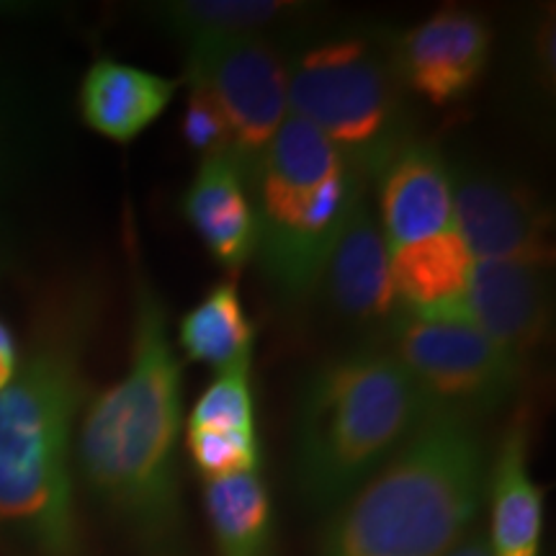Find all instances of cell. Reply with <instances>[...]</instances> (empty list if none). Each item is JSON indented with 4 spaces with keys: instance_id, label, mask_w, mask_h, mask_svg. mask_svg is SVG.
Listing matches in <instances>:
<instances>
[{
    "instance_id": "6da1fadb",
    "label": "cell",
    "mask_w": 556,
    "mask_h": 556,
    "mask_svg": "<svg viewBox=\"0 0 556 556\" xmlns=\"http://www.w3.org/2000/svg\"><path fill=\"white\" fill-rule=\"evenodd\" d=\"M131 343L127 374L83 407L75 469L103 510L124 528L139 556H191L180 490L184 364L170 312L142 266L127 219Z\"/></svg>"
},
{
    "instance_id": "7a4b0ae2",
    "label": "cell",
    "mask_w": 556,
    "mask_h": 556,
    "mask_svg": "<svg viewBox=\"0 0 556 556\" xmlns=\"http://www.w3.org/2000/svg\"><path fill=\"white\" fill-rule=\"evenodd\" d=\"M93 278L41 299L29 348L0 392V546L86 556L75 510V428L88 402L86 358L101 319Z\"/></svg>"
},
{
    "instance_id": "3957f363",
    "label": "cell",
    "mask_w": 556,
    "mask_h": 556,
    "mask_svg": "<svg viewBox=\"0 0 556 556\" xmlns=\"http://www.w3.org/2000/svg\"><path fill=\"white\" fill-rule=\"evenodd\" d=\"M490 462L484 422L422 413L405 443L336 507L317 556H443L475 531Z\"/></svg>"
},
{
    "instance_id": "277c9868",
    "label": "cell",
    "mask_w": 556,
    "mask_h": 556,
    "mask_svg": "<svg viewBox=\"0 0 556 556\" xmlns=\"http://www.w3.org/2000/svg\"><path fill=\"white\" fill-rule=\"evenodd\" d=\"M426 409L384 345L323 361L294 409V482L317 510L351 497L413 433Z\"/></svg>"
},
{
    "instance_id": "5b68a950",
    "label": "cell",
    "mask_w": 556,
    "mask_h": 556,
    "mask_svg": "<svg viewBox=\"0 0 556 556\" xmlns=\"http://www.w3.org/2000/svg\"><path fill=\"white\" fill-rule=\"evenodd\" d=\"M250 193L268 287L287 307H307L366 180L323 131L289 114L250 176Z\"/></svg>"
},
{
    "instance_id": "8992f818",
    "label": "cell",
    "mask_w": 556,
    "mask_h": 556,
    "mask_svg": "<svg viewBox=\"0 0 556 556\" xmlns=\"http://www.w3.org/2000/svg\"><path fill=\"white\" fill-rule=\"evenodd\" d=\"M405 99L381 37L328 34L289 60V114L323 131L366 184L413 137Z\"/></svg>"
},
{
    "instance_id": "52a82bcc",
    "label": "cell",
    "mask_w": 556,
    "mask_h": 556,
    "mask_svg": "<svg viewBox=\"0 0 556 556\" xmlns=\"http://www.w3.org/2000/svg\"><path fill=\"white\" fill-rule=\"evenodd\" d=\"M389 353L405 368L426 413L484 422L518 397L526 366L462 317L394 315L384 328Z\"/></svg>"
},
{
    "instance_id": "ba28073f",
    "label": "cell",
    "mask_w": 556,
    "mask_h": 556,
    "mask_svg": "<svg viewBox=\"0 0 556 556\" xmlns=\"http://www.w3.org/2000/svg\"><path fill=\"white\" fill-rule=\"evenodd\" d=\"M184 80L201 83L217 99L232 135V157L250 184L289 119V58L274 39H199L186 45Z\"/></svg>"
},
{
    "instance_id": "9c48e42d",
    "label": "cell",
    "mask_w": 556,
    "mask_h": 556,
    "mask_svg": "<svg viewBox=\"0 0 556 556\" xmlns=\"http://www.w3.org/2000/svg\"><path fill=\"white\" fill-rule=\"evenodd\" d=\"M451 186L454 229L475 261L552 266V214L531 186L484 165H456Z\"/></svg>"
},
{
    "instance_id": "30bf717a",
    "label": "cell",
    "mask_w": 556,
    "mask_h": 556,
    "mask_svg": "<svg viewBox=\"0 0 556 556\" xmlns=\"http://www.w3.org/2000/svg\"><path fill=\"white\" fill-rule=\"evenodd\" d=\"M389 58L405 93L433 106L464 101L479 86L492 54V29L482 13L443 5L387 37Z\"/></svg>"
},
{
    "instance_id": "8fae6325",
    "label": "cell",
    "mask_w": 556,
    "mask_h": 556,
    "mask_svg": "<svg viewBox=\"0 0 556 556\" xmlns=\"http://www.w3.org/2000/svg\"><path fill=\"white\" fill-rule=\"evenodd\" d=\"M464 312L477 330L526 366L552 336V276L531 263L475 261Z\"/></svg>"
},
{
    "instance_id": "7c38bea8",
    "label": "cell",
    "mask_w": 556,
    "mask_h": 556,
    "mask_svg": "<svg viewBox=\"0 0 556 556\" xmlns=\"http://www.w3.org/2000/svg\"><path fill=\"white\" fill-rule=\"evenodd\" d=\"M317 296L328 304L340 323L361 330L387 328L397 315L389 245L366 193L353 206L325 263Z\"/></svg>"
},
{
    "instance_id": "4fadbf2b",
    "label": "cell",
    "mask_w": 556,
    "mask_h": 556,
    "mask_svg": "<svg viewBox=\"0 0 556 556\" xmlns=\"http://www.w3.org/2000/svg\"><path fill=\"white\" fill-rule=\"evenodd\" d=\"M371 180H377V222L389 250L454 227L451 168L433 142L409 137Z\"/></svg>"
},
{
    "instance_id": "5bb4252c",
    "label": "cell",
    "mask_w": 556,
    "mask_h": 556,
    "mask_svg": "<svg viewBox=\"0 0 556 556\" xmlns=\"http://www.w3.org/2000/svg\"><path fill=\"white\" fill-rule=\"evenodd\" d=\"M178 208L206 253L229 276H238L255 258L258 214L245 173L232 155L201 160L180 193Z\"/></svg>"
},
{
    "instance_id": "9a60e30c",
    "label": "cell",
    "mask_w": 556,
    "mask_h": 556,
    "mask_svg": "<svg viewBox=\"0 0 556 556\" xmlns=\"http://www.w3.org/2000/svg\"><path fill=\"white\" fill-rule=\"evenodd\" d=\"M180 86V78H165L144 67L101 58L80 80V119L96 135L129 144L165 114Z\"/></svg>"
},
{
    "instance_id": "2e32d148",
    "label": "cell",
    "mask_w": 556,
    "mask_h": 556,
    "mask_svg": "<svg viewBox=\"0 0 556 556\" xmlns=\"http://www.w3.org/2000/svg\"><path fill=\"white\" fill-rule=\"evenodd\" d=\"M475 255L454 227L433 238L389 250L400 315L462 317Z\"/></svg>"
},
{
    "instance_id": "e0dca14e",
    "label": "cell",
    "mask_w": 556,
    "mask_h": 556,
    "mask_svg": "<svg viewBox=\"0 0 556 556\" xmlns=\"http://www.w3.org/2000/svg\"><path fill=\"white\" fill-rule=\"evenodd\" d=\"M490 541L492 556H539L544 528V492L528 469V433L523 415L513 420L492 451L490 479Z\"/></svg>"
},
{
    "instance_id": "ac0fdd59",
    "label": "cell",
    "mask_w": 556,
    "mask_h": 556,
    "mask_svg": "<svg viewBox=\"0 0 556 556\" xmlns=\"http://www.w3.org/2000/svg\"><path fill=\"white\" fill-rule=\"evenodd\" d=\"M294 0H173L157 3L155 18L178 39H270L309 16Z\"/></svg>"
},
{
    "instance_id": "d6986e66",
    "label": "cell",
    "mask_w": 556,
    "mask_h": 556,
    "mask_svg": "<svg viewBox=\"0 0 556 556\" xmlns=\"http://www.w3.org/2000/svg\"><path fill=\"white\" fill-rule=\"evenodd\" d=\"M178 348L197 364L217 371L253 361L255 325L242 304L238 276L217 281L178 323Z\"/></svg>"
},
{
    "instance_id": "ffe728a7",
    "label": "cell",
    "mask_w": 556,
    "mask_h": 556,
    "mask_svg": "<svg viewBox=\"0 0 556 556\" xmlns=\"http://www.w3.org/2000/svg\"><path fill=\"white\" fill-rule=\"evenodd\" d=\"M204 510L217 556H268L274 505L261 471L204 482Z\"/></svg>"
},
{
    "instance_id": "44dd1931",
    "label": "cell",
    "mask_w": 556,
    "mask_h": 556,
    "mask_svg": "<svg viewBox=\"0 0 556 556\" xmlns=\"http://www.w3.org/2000/svg\"><path fill=\"white\" fill-rule=\"evenodd\" d=\"M253 361L222 368L197 405L191 407L186 428L193 430H258L255 426Z\"/></svg>"
},
{
    "instance_id": "7402d4cb",
    "label": "cell",
    "mask_w": 556,
    "mask_h": 556,
    "mask_svg": "<svg viewBox=\"0 0 556 556\" xmlns=\"http://www.w3.org/2000/svg\"><path fill=\"white\" fill-rule=\"evenodd\" d=\"M186 451L193 469L214 479L255 475L261 471V438L258 430H193L186 428Z\"/></svg>"
},
{
    "instance_id": "603a6c76",
    "label": "cell",
    "mask_w": 556,
    "mask_h": 556,
    "mask_svg": "<svg viewBox=\"0 0 556 556\" xmlns=\"http://www.w3.org/2000/svg\"><path fill=\"white\" fill-rule=\"evenodd\" d=\"M184 83L186 101L184 111H180L178 131L186 148L199 157V163L208 157L232 155V135H229V124L222 114L217 99L201 83Z\"/></svg>"
},
{
    "instance_id": "cb8c5ba5",
    "label": "cell",
    "mask_w": 556,
    "mask_h": 556,
    "mask_svg": "<svg viewBox=\"0 0 556 556\" xmlns=\"http://www.w3.org/2000/svg\"><path fill=\"white\" fill-rule=\"evenodd\" d=\"M18 358L21 353L16 336H13V330L0 319V392L11 384L13 377H16Z\"/></svg>"
},
{
    "instance_id": "d4e9b609",
    "label": "cell",
    "mask_w": 556,
    "mask_h": 556,
    "mask_svg": "<svg viewBox=\"0 0 556 556\" xmlns=\"http://www.w3.org/2000/svg\"><path fill=\"white\" fill-rule=\"evenodd\" d=\"M443 556H492V548L482 531H471L469 536H464L454 548H451V552H446Z\"/></svg>"
},
{
    "instance_id": "484cf974",
    "label": "cell",
    "mask_w": 556,
    "mask_h": 556,
    "mask_svg": "<svg viewBox=\"0 0 556 556\" xmlns=\"http://www.w3.org/2000/svg\"><path fill=\"white\" fill-rule=\"evenodd\" d=\"M13 178V152L9 144H5L3 135H0V193L5 191V186L11 184Z\"/></svg>"
}]
</instances>
